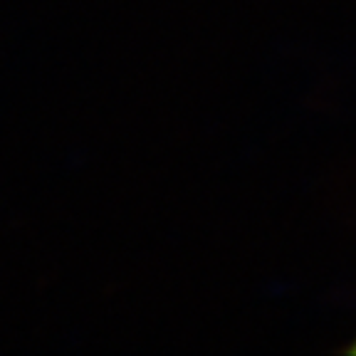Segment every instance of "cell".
I'll use <instances>...</instances> for the list:
<instances>
[{"label":"cell","instance_id":"cell-1","mask_svg":"<svg viewBox=\"0 0 356 356\" xmlns=\"http://www.w3.org/2000/svg\"><path fill=\"white\" fill-rule=\"evenodd\" d=\"M349 351H351V354H356V341L351 344V349H349Z\"/></svg>","mask_w":356,"mask_h":356}]
</instances>
